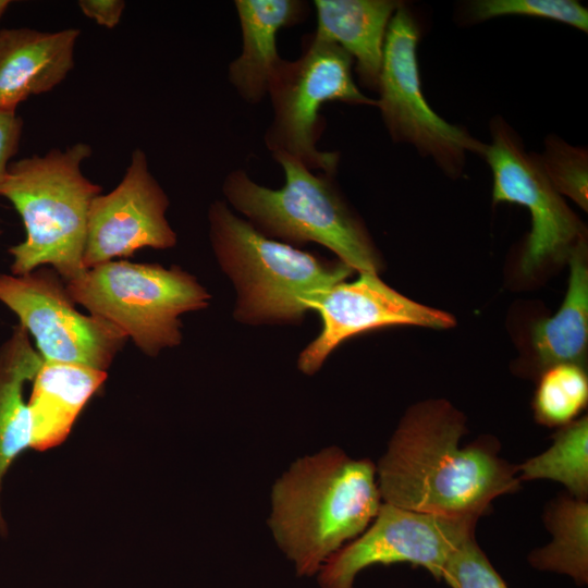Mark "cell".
Wrapping results in <instances>:
<instances>
[{"label":"cell","instance_id":"6da1fadb","mask_svg":"<svg viewBox=\"0 0 588 588\" xmlns=\"http://www.w3.org/2000/svg\"><path fill=\"white\" fill-rule=\"evenodd\" d=\"M465 416L443 399L411 406L377 467L382 502L446 516L486 514L519 486L516 466L490 438L462 445Z\"/></svg>","mask_w":588,"mask_h":588},{"label":"cell","instance_id":"7a4b0ae2","mask_svg":"<svg viewBox=\"0 0 588 588\" xmlns=\"http://www.w3.org/2000/svg\"><path fill=\"white\" fill-rule=\"evenodd\" d=\"M268 525L296 574L313 576L377 515V467L328 446L294 461L274 481Z\"/></svg>","mask_w":588,"mask_h":588},{"label":"cell","instance_id":"3957f363","mask_svg":"<svg viewBox=\"0 0 588 588\" xmlns=\"http://www.w3.org/2000/svg\"><path fill=\"white\" fill-rule=\"evenodd\" d=\"M91 154L88 144L76 143L10 163L0 197L12 204L25 228L24 241L9 248L11 274L48 266L69 282L86 270L89 209L102 191L82 172Z\"/></svg>","mask_w":588,"mask_h":588},{"label":"cell","instance_id":"277c9868","mask_svg":"<svg viewBox=\"0 0 588 588\" xmlns=\"http://www.w3.org/2000/svg\"><path fill=\"white\" fill-rule=\"evenodd\" d=\"M209 238L237 297L233 317L246 324H299L307 303L354 270L270 238L234 215L225 201L208 209Z\"/></svg>","mask_w":588,"mask_h":588},{"label":"cell","instance_id":"5b68a950","mask_svg":"<svg viewBox=\"0 0 588 588\" xmlns=\"http://www.w3.org/2000/svg\"><path fill=\"white\" fill-rule=\"evenodd\" d=\"M273 158L284 173L281 187L260 185L244 170H233L222 185L226 204L270 238L295 247L317 243L353 270L378 274L382 266L378 250L341 195L335 175L315 173L287 155Z\"/></svg>","mask_w":588,"mask_h":588},{"label":"cell","instance_id":"8992f818","mask_svg":"<svg viewBox=\"0 0 588 588\" xmlns=\"http://www.w3.org/2000/svg\"><path fill=\"white\" fill-rule=\"evenodd\" d=\"M70 297L102 318L147 355L181 344V315L209 305L210 294L177 266L111 260L65 282Z\"/></svg>","mask_w":588,"mask_h":588},{"label":"cell","instance_id":"52a82bcc","mask_svg":"<svg viewBox=\"0 0 588 588\" xmlns=\"http://www.w3.org/2000/svg\"><path fill=\"white\" fill-rule=\"evenodd\" d=\"M352 65L341 47L314 34L297 59H282L267 91L273 118L265 144L272 156L287 155L311 171L336 174L340 154L317 148L324 128L322 106L332 101L376 106V99L356 85Z\"/></svg>","mask_w":588,"mask_h":588},{"label":"cell","instance_id":"ba28073f","mask_svg":"<svg viewBox=\"0 0 588 588\" xmlns=\"http://www.w3.org/2000/svg\"><path fill=\"white\" fill-rule=\"evenodd\" d=\"M418 40V23L402 3L388 26L376 106L394 142L412 145L455 177L463 171L467 154L483 156L487 145L446 122L428 105L419 75Z\"/></svg>","mask_w":588,"mask_h":588},{"label":"cell","instance_id":"9c48e42d","mask_svg":"<svg viewBox=\"0 0 588 588\" xmlns=\"http://www.w3.org/2000/svg\"><path fill=\"white\" fill-rule=\"evenodd\" d=\"M0 302L19 318L44 362L107 371L128 340L111 322L81 313L54 269L0 274Z\"/></svg>","mask_w":588,"mask_h":588},{"label":"cell","instance_id":"30bf717a","mask_svg":"<svg viewBox=\"0 0 588 588\" xmlns=\"http://www.w3.org/2000/svg\"><path fill=\"white\" fill-rule=\"evenodd\" d=\"M480 516L416 512L382 502L369 526L332 554L318 572L321 588H354L356 576L376 565L411 563L442 579L451 554L475 536Z\"/></svg>","mask_w":588,"mask_h":588},{"label":"cell","instance_id":"8fae6325","mask_svg":"<svg viewBox=\"0 0 588 588\" xmlns=\"http://www.w3.org/2000/svg\"><path fill=\"white\" fill-rule=\"evenodd\" d=\"M491 137L483 157L493 176V203L524 206L531 218L522 271L532 274L548 262L568 258L576 244L585 238L583 223L549 182L536 154L526 151L504 120L492 121Z\"/></svg>","mask_w":588,"mask_h":588},{"label":"cell","instance_id":"7c38bea8","mask_svg":"<svg viewBox=\"0 0 588 588\" xmlns=\"http://www.w3.org/2000/svg\"><path fill=\"white\" fill-rule=\"evenodd\" d=\"M170 201L148 168L142 149L132 152L121 182L97 195L88 215L85 269L132 257L145 247L169 249L177 242L166 218Z\"/></svg>","mask_w":588,"mask_h":588},{"label":"cell","instance_id":"4fadbf2b","mask_svg":"<svg viewBox=\"0 0 588 588\" xmlns=\"http://www.w3.org/2000/svg\"><path fill=\"white\" fill-rule=\"evenodd\" d=\"M309 310L319 314L320 333L299 354L298 369L315 375L328 356L345 340L391 326L448 329L452 315L417 303L387 285L378 274L359 273L353 282H340L316 294Z\"/></svg>","mask_w":588,"mask_h":588},{"label":"cell","instance_id":"5bb4252c","mask_svg":"<svg viewBox=\"0 0 588 588\" xmlns=\"http://www.w3.org/2000/svg\"><path fill=\"white\" fill-rule=\"evenodd\" d=\"M78 28L0 29V110L15 111L28 97L48 93L74 68Z\"/></svg>","mask_w":588,"mask_h":588},{"label":"cell","instance_id":"9a60e30c","mask_svg":"<svg viewBox=\"0 0 588 588\" xmlns=\"http://www.w3.org/2000/svg\"><path fill=\"white\" fill-rule=\"evenodd\" d=\"M242 34L240 56L230 63L229 79L249 103H258L282 58L278 53L281 28L302 23L308 4L301 0H235Z\"/></svg>","mask_w":588,"mask_h":588},{"label":"cell","instance_id":"2e32d148","mask_svg":"<svg viewBox=\"0 0 588 588\" xmlns=\"http://www.w3.org/2000/svg\"><path fill=\"white\" fill-rule=\"evenodd\" d=\"M401 4L395 0H315L314 35L348 53L360 84L377 90L388 26Z\"/></svg>","mask_w":588,"mask_h":588},{"label":"cell","instance_id":"e0dca14e","mask_svg":"<svg viewBox=\"0 0 588 588\" xmlns=\"http://www.w3.org/2000/svg\"><path fill=\"white\" fill-rule=\"evenodd\" d=\"M107 371L88 366L44 362L33 379L28 407L32 448L44 451L64 441Z\"/></svg>","mask_w":588,"mask_h":588},{"label":"cell","instance_id":"ac0fdd59","mask_svg":"<svg viewBox=\"0 0 588 588\" xmlns=\"http://www.w3.org/2000/svg\"><path fill=\"white\" fill-rule=\"evenodd\" d=\"M42 363L27 331L16 324L0 345V495L11 464L32 445L30 412L28 402L24 400V390ZM5 532L0 502V534Z\"/></svg>","mask_w":588,"mask_h":588},{"label":"cell","instance_id":"d6986e66","mask_svg":"<svg viewBox=\"0 0 588 588\" xmlns=\"http://www.w3.org/2000/svg\"><path fill=\"white\" fill-rule=\"evenodd\" d=\"M585 238L568 256L569 278L564 301L550 318L538 321L531 342L539 365L546 370L558 364L581 366L588 341V267Z\"/></svg>","mask_w":588,"mask_h":588},{"label":"cell","instance_id":"ffe728a7","mask_svg":"<svg viewBox=\"0 0 588 588\" xmlns=\"http://www.w3.org/2000/svg\"><path fill=\"white\" fill-rule=\"evenodd\" d=\"M543 522L551 541L528 555L531 567L588 583V502L567 492L546 506Z\"/></svg>","mask_w":588,"mask_h":588},{"label":"cell","instance_id":"44dd1931","mask_svg":"<svg viewBox=\"0 0 588 588\" xmlns=\"http://www.w3.org/2000/svg\"><path fill=\"white\" fill-rule=\"evenodd\" d=\"M520 481L547 479L561 483L575 498H588V418L560 427L552 444L516 466Z\"/></svg>","mask_w":588,"mask_h":588},{"label":"cell","instance_id":"7402d4cb","mask_svg":"<svg viewBox=\"0 0 588 588\" xmlns=\"http://www.w3.org/2000/svg\"><path fill=\"white\" fill-rule=\"evenodd\" d=\"M587 402L588 378L583 366L558 364L542 372L532 408L539 424L562 427L575 420Z\"/></svg>","mask_w":588,"mask_h":588},{"label":"cell","instance_id":"603a6c76","mask_svg":"<svg viewBox=\"0 0 588 588\" xmlns=\"http://www.w3.org/2000/svg\"><path fill=\"white\" fill-rule=\"evenodd\" d=\"M537 160L549 182L562 196L588 208V154L583 147L567 144L556 136H548Z\"/></svg>","mask_w":588,"mask_h":588},{"label":"cell","instance_id":"cb8c5ba5","mask_svg":"<svg viewBox=\"0 0 588 588\" xmlns=\"http://www.w3.org/2000/svg\"><path fill=\"white\" fill-rule=\"evenodd\" d=\"M509 15L548 19L585 33L588 29V11L574 0H476L466 7V16L471 23Z\"/></svg>","mask_w":588,"mask_h":588},{"label":"cell","instance_id":"d4e9b609","mask_svg":"<svg viewBox=\"0 0 588 588\" xmlns=\"http://www.w3.org/2000/svg\"><path fill=\"white\" fill-rule=\"evenodd\" d=\"M441 580L451 588H509L477 543L475 536L451 554Z\"/></svg>","mask_w":588,"mask_h":588},{"label":"cell","instance_id":"484cf974","mask_svg":"<svg viewBox=\"0 0 588 588\" xmlns=\"http://www.w3.org/2000/svg\"><path fill=\"white\" fill-rule=\"evenodd\" d=\"M23 132V120L15 111L0 110V182L11 159L17 152Z\"/></svg>","mask_w":588,"mask_h":588},{"label":"cell","instance_id":"4316f807","mask_svg":"<svg viewBox=\"0 0 588 588\" xmlns=\"http://www.w3.org/2000/svg\"><path fill=\"white\" fill-rule=\"evenodd\" d=\"M78 7L84 15L107 28L115 27L125 9L122 0H79Z\"/></svg>","mask_w":588,"mask_h":588},{"label":"cell","instance_id":"83f0119b","mask_svg":"<svg viewBox=\"0 0 588 588\" xmlns=\"http://www.w3.org/2000/svg\"><path fill=\"white\" fill-rule=\"evenodd\" d=\"M11 1L9 0H0V20L5 13L7 9L9 8Z\"/></svg>","mask_w":588,"mask_h":588},{"label":"cell","instance_id":"f1b7e54d","mask_svg":"<svg viewBox=\"0 0 588 588\" xmlns=\"http://www.w3.org/2000/svg\"><path fill=\"white\" fill-rule=\"evenodd\" d=\"M0 233H1V230H0Z\"/></svg>","mask_w":588,"mask_h":588}]
</instances>
